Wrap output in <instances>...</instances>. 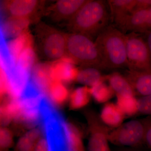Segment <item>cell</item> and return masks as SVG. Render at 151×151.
<instances>
[{
	"mask_svg": "<svg viewBox=\"0 0 151 151\" xmlns=\"http://www.w3.org/2000/svg\"><path fill=\"white\" fill-rule=\"evenodd\" d=\"M110 18L105 1L86 0L68 21V28L72 33L81 34L93 40L109 25Z\"/></svg>",
	"mask_w": 151,
	"mask_h": 151,
	"instance_id": "obj_1",
	"label": "cell"
},
{
	"mask_svg": "<svg viewBox=\"0 0 151 151\" xmlns=\"http://www.w3.org/2000/svg\"><path fill=\"white\" fill-rule=\"evenodd\" d=\"M94 42L104 69L128 68L126 36L119 29L108 26L97 37Z\"/></svg>",
	"mask_w": 151,
	"mask_h": 151,
	"instance_id": "obj_2",
	"label": "cell"
},
{
	"mask_svg": "<svg viewBox=\"0 0 151 151\" xmlns=\"http://www.w3.org/2000/svg\"><path fill=\"white\" fill-rule=\"evenodd\" d=\"M82 68L104 69L103 62L94 42L86 36L70 33L67 34L66 56Z\"/></svg>",
	"mask_w": 151,
	"mask_h": 151,
	"instance_id": "obj_3",
	"label": "cell"
},
{
	"mask_svg": "<svg viewBox=\"0 0 151 151\" xmlns=\"http://www.w3.org/2000/svg\"><path fill=\"white\" fill-rule=\"evenodd\" d=\"M36 33L39 48L45 58L57 61L66 56L67 34L44 23L37 25Z\"/></svg>",
	"mask_w": 151,
	"mask_h": 151,
	"instance_id": "obj_4",
	"label": "cell"
},
{
	"mask_svg": "<svg viewBox=\"0 0 151 151\" xmlns=\"http://www.w3.org/2000/svg\"><path fill=\"white\" fill-rule=\"evenodd\" d=\"M128 69L151 72V57L145 40L138 33L126 34Z\"/></svg>",
	"mask_w": 151,
	"mask_h": 151,
	"instance_id": "obj_5",
	"label": "cell"
},
{
	"mask_svg": "<svg viewBox=\"0 0 151 151\" xmlns=\"http://www.w3.org/2000/svg\"><path fill=\"white\" fill-rule=\"evenodd\" d=\"M145 131L144 119L132 120L111 130L109 142L116 145L137 147L145 143Z\"/></svg>",
	"mask_w": 151,
	"mask_h": 151,
	"instance_id": "obj_6",
	"label": "cell"
},
{
	"mask_svg": "<svg viewBox=\"0 0 151 151\" xmlns=\"http://www.w3.org/2000/svg\"><path fill=\"white\" fill-rule=\"evenodd\" d=\"M85 116L89 133L88 151H111L109 135L112 129L106 126L94 111H87Z\"/></svg>",
	"mask_w": 151,
	"mask_h": 151,
	"instance_id": "obj_7",
	"label": "cell"
},
{
	"mask_svg": "<svg viewBox=\"0 0 151 151\" xmlns=\"http://www.w3.org/2000/svg\"><path fill=\"white\" fill-rule=\"evenodd\" d=\"M75 63L65 57L55 61L51 65V75L52 81L69 83L77 79L79 70Z\"/></svg>",
	"mask_w": 151,
	"mask_h": 151,
	"instance_id": "obj_8",
	"label": "cell"
},
{
	"mask_svg": "<svg viewBox=\"0 0 151 151\" xmlns=\"http://www.w3.org/2000/svg\"><path fill=\"white\" fill-rule=\"evenodd\" d=\"M136 0H109L110 16L117 28L120 29L127 17L134 10Z\"/></svg>",
	"mask_w": 151,
	"mask_h": 151,
	"instance_id": "obj_9",
	"label": "cell"
},
{
	"mask_svg": "<svg viewBox=\"0 0 151 151\" xmlns=\"http://www.w3.org/2000/svg\"><path fill=\"white\" fill-rule=\"evenodd\" d=\"M136 95L140 97L151 95V72L127 70L125 75Z\"/></svg>",
	"mask_w": 151,
	"mask_h": 151,
	"instance_id": "obj_10",
	"label": "cell"
},
{
	"mask_svg": "<svg viewBox=\"0 0 151 151\" xmlns=\"http://www.w3.org/2000/svg\"><path fill=\"white\" fill-rule=\"evenodd\" d=\"M86 0H59L50 9L52 17L55 20L72 18L86 2Z\"/></svg>",
	"mask_w": 151,
	"mask_h": 151,
	"instance_id": "obj_11",
	"label": "cell"
},
{
	"mask_svg": "<svg viewBox=\"0 0 151 151\" xmlns=\"http://www.w3.org/2000/svg\"><path fill=\"white\" fill-rule=\"evenodd\" d=\"M39 4V1L36 0H11L6 1L4 5L9 17L29 19Z\"/></svg>",
	"mask_w": 151,
	"mask_h": 151,
	"instance_id": "obj_12",
	"label": "cell"
},
{
	"mask_svg": "<svg viewBox=\"0 0 151 151\" xmlns=\"http://www.w3.org/2000/svg\"><path fill=\"white\" fill-rule=\"evenodd\" d=\"M29 23V18L9 17L2 24L1 34L4 38H16L28 31Z\"/></svg>",
	"mask_w": 151,
	"mask_h": 151,
	"instance_id": "obj_13",
	"label": "cell"
},
{
	"mask_svg": "<svg viewBox=\"0 0 151 151\" xmlns=\"http://www.w3.org/2000/svg\"><path fill=\"white\" fill-rule=\"evenodd\" d=\"M51 69V65L39 63L34 65L31 72V80L45 94L52 81Z\"/></svg>",
	"mask_w": 151,
	"mask_h": 151,
	"instance_id": "obj_14",
	"label": "cell"
},
{
	"mask_svg": "<svg viewBox=\"0 0 151 151\" xmlns=\"http://www.w3.org/2000/svg\"><path fill=\"white\" fill-rule=\"evenodd\" d=\"M99 116L102 122L112 129L123 124L126 117L116 104L108 102L103 106Z\"/></svg>",
	"mask_w": 151,
	"mask_h": 151,
	"instance_id": "obj_15",
	"label": "cell"
},
{
	"mask_svg": "<svg viewBox=\"0 0 151 151\" xmlns=\"http://www.w3.org/2000/svg\"><path fill=\"white\" fill-rule=\"evenodd\" d=\"M106 80L116 95L136 96L132 85L125 76L114 72L106 75Z\"/></svg>",
	"mask_w": 151,
	"mask_h": 151,
	"instance_id": "obj_16",
	"label": "cell"
},
{
	"mask_svg": "<svg viewBox=\"0 0 151 151\" xmlns=\"http://www.w3.org/2000/svg\"><path fill=\"white\" fill-rule=\"evenodd\" d=\"M148 9L133 11L127 17L119 30L124 34H126L127 32L142 33L147 19Z\"/></svg>",
	"mask_w": 151,
	"mask_h": 151,
	"instance_id": "obj_17",
	"label": "cell"
},
{
	"mask_svg": "<svg viewBox=\"0 0 151 151\" xmlns=\"http://www.w3.org/2000/svg\"><path fill=\"white\" fill-rule=\"evenodd\" d=\"M106 80V76L102 75L100 70L94 67H84L79 70L76 81L84 86L91 87Z\"/></svg>",
	"mask_w": 151,
	"mask_h": 151,
	"instance_id": "obj_18",
	"label": "cell"
},
{
	"mask_svg": "<svg viewBox=\"0 0 151 151\" xmlns=\"http://www.w3.org/2000/svg\"><path fill=\"white\" fill-rule=\"evenodd\" d=\"M91 96L89 87L86 86L76 88L69 97V107L71 110H79L88 105Z\"/></svg>",
	"mask_w": 151,
	"mask_h": 151,
	"instance_id": "obj_19",
	"label": "cell"
},
{
	"mask_svg": "<svg viewBox=\"0 0 151 151\" xmlns=\"http://www.w3.org/2000/svg\"><path fill=\"white\" fill-rule=\"evenodd\" d=\"M7 45L9 51L16 63L17 60L22 52L26 49L32 47L31 37L27 31Z\"/></svg>",
	"mask_w": 151,
	"mask_h": 151,
	"instance_id": "obj_20",
	"label": "cell"
},
{
	"mask_svg": "<svg viewBox=\"0 0 151 151\" xmlns=\"http://www.w3.org/2000/svg\"><path fill=\"white\" fill-rule=\"evenodd\" d=\"M46 94L52 103L58 105L65 103L69 96L68 90L63 83L58 81H52Z\"/></svg>",
	"mask_w": 151,
	"mask_h": 151,
	"instance_id": "obj_21",
	"label": "cell"
},
{
	"mask_svg": "<svg viewBox=\"0 0 151 151\" xmlns=\"http://www.w3.org/2000/svg\"><path fill=\"white\" fill-rule=\"evenodd\" d=\"M41 132L37 129H32L20 138L15 151H33L38 141L41 138Z\"/></svg>",
	"mask_w": 151,
	"mask_h": 151,
	"instance_id": "obj_22",
	"label": "cell"
},
{
	"mask_svg": "<svg viewBox=\"0 0 151 151\" xmlns=\"http://www.w3.org/2000/svg\"><path fill=\"white\" fill-rule=\"evenodd\" d=\"M116 105L125 116H133L139 113L138 99L135 96L116 95Z\"/></svg>",
	"mask_w": 151,
	"mask_h": 151,
	"instance_id": "obj_23",
	"label": "cell"
},
{
	"mask_svg": "<svg viewBox=\"0 0 151 151\" xmlns=\"http://www.w3.org/2000/svg\"><path fill=\"white\" fill-rule=\"evenodd\" d=\"M91 96L97 103H106L115 94L111 86L105 84V81L99 82L89 87Z\"/></svg>",
	"mask_w": 151,
	"mask_h": 151,
	"instance_id": "obj_24",
	"label": "cell"
},
{
	"mask_svg": "<svg viewBox=\"0 0 151 151\" xmlns=\"http://www.w3.org/2000/svg\"><path fill=\"white\" fill-rule=\"evenodd\" d=\"M35 59V53L32 47H30L23 52L19 56L16 61V66L21 70L31 74Z\"/></svg>",
	"mask_w": 151,
	"mask_h": 151,
	"instance_id": "obj_25",
	"label": "cell"
},
{
	"mask_svg": "<svg viewBox=\"0 0 151 151\" xmlns=\"http://www.w3.org/2000/svg\"><path fill=\"white\" fill-rule=\"evenodd\" d=\"M12 134L9 129L2 127L0 132V147L1 151H7L13 146Z\"/></svg>",
	"mask_w": 151,
	"mask_h": 151,
	"instance_id": "obj_26",
	"label": "cell"
},
{
	"mask_svg": "<svg viewBox=\"0 0 151 151\" xmlns=\"http://www.w3.org/2000/svg\"><path fill=\"white\" fill-rule=\"evenodd\" d=\"M139 113L151 116V95L138 98Z\"/></svg>",
	"mask_w": 151,
	"mask_h": 151,
	"instance_id": "obj_27",
	"label": "cell"
},
{
	"mask_svg": "<svg viewBox=\"0 0 151 151\" xmlns=\"http://www.w3.org/2000/svg\"><path fill=\"white\" fill-rule=\"evenodd\" d=\"M144 120L145 127V143L151 149V116H148Z\"/></svg>",
	"mask_w": 151,
	"mask_h": 151,
	"instance_id": "obj_28",
	"label": "cell"
},
{
	"mask_svg": "<svg viewBox=\"0 0 151 151\" xmlns=\"http://www.w3.org/2000/svg\"><path fill=\"white\" fill-rule=\"evenodd\" d=\"M33 151H51L48 143L44 137L38 141Z\"/></svg>",
	"mask_w": 151,
	"mask_h": 151,
	"instance_id": "obj_29",
	"label": "cell"
},
{
	"mask_svg": "<svg viewBox=\"0 0 151 151\" xmlns=\"http://www.w3.org/2000/svg\"><path fill=\"white\" fill-rule=\"evenodd\" d=\"M151 7V0H136V4L133 11L148 9Z\"/></svg>",
	"mask_w": 151,
	"mask_h": 151,
	"instance_id": "obj_30",
	"label": "cell"
},
{
	"mask_svg": "<svg viewBox=\"0 0 151 151\" xmlns=\"http://www.w3.org/2000/svg\"><path fill=\"white\" fill-rule=\"evenodd\" d=\"M151 30V7L148 9L147 19L144 28L142 33L147 34Z\"/></svg>",
	"mask_w": 151,
	"mask_h": 151,
	"instance_id": "obj_31",
	"label": "cell"
},
{
	"mask_svg": "<svg viewBox=\"0 0 151 151\" xmlns=\"http://www.w3.org/2000/svg\"><path fill=\"white\" fill-rule=\"evenodd\" d=\"M146 35L147 37H146L145 40L147 44L148 47L151 57V30L146 34Z\"/></svg>",
	"mask_w": 151,
	"mask_h": 151,
	"instance_id": "obj_32",
	"label": "cell"
},
{
	"mask_svg": "<svg viewBox=\"0 0 151 151\" xmlns=\"http://www.w3.org/2000/svg\"><path fill=\"white\" fill-rule=\"evenodd\" d=\"M122 151H137L135 150H123Z\"/></svg>",
	"mask_w": 151,
	"mask_h": 151,
	"instance_id": "obj_33",
	"label": "cell"
},
{
	"mask_svg": "<svg viewBox=\"0 0 151 151\" xmlns=\"http://www.w3.org/2000/svg\"><path fill=\"white\" fill-rule=\"evenodd\" d=\"M68 151H69V150H68Z\"/></svg>",
	"mask_w": 151,
	"mask_h": 151,
	"instance_id": "obj_34",
	"label": "cell"
},
{
	"mask_svg": "<svg viewBox=\"0 0 151 151\" xmlns=\"http://www.w3.org/2000/svg\"></svg>",
	"mask_w": 151,
	"mask_h": 151,
	"instance_id": "obj_35",
	"label": "cell"
}]
</instances>
